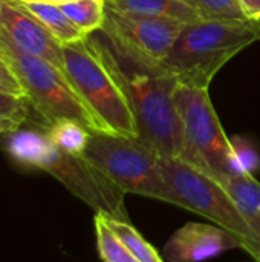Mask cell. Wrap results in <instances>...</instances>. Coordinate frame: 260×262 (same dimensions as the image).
Wrapping results in <instances>:
<instances>
[{
	"mask_svg": "<svg viewBox=\"0 0 260 262\" xmlns=\"http://www.w3.org/2000/svg\"><path fill=\"white\" fill-rule=\"evenodd\" d=\"M87 38L121 83L132 106L139 138L161 157L181 158L184 135L175 104L178 78L161 61L103 28L89 34Z\"/></svg>",
	"mask_w": 260,
	"mask_h": 262,
	"instance_id": "1",
	"label": "cell"
},
{
	"mask_svg": "<svg viewBox=\"0 0 260 262\" xmlns=\"http://www.w3.org/2000/svg\"><path fill=\"white\" fill-rule=\"evenodd\" d=\"M260 41V20H196L179 32L161 61L179 81L208 89L215 75L242 49Z\"/></svg>",
	"mask_w": 260,
	"mask_h": 262,
	"instance_id": "2",
	"label": "cell"
},
{
	"mask_svg": "<svg viewBox=\"0 0 260 262\" xmlns=\"http://www.w3.org/2000/svg\"><path fill=\"white\" fill-rule=\"evenodd\" d=\"M0 58L14 72L25 97L49 127L67 118L81 123L89 130H101L67 75L48 60L20 51L2 31Z\"/></svg>",
	"mask_w": 260,
	"mask_h": 262,
	"instance_id": "3",
	"label": "cell"
},
{
	"mask_svg": "<svg viewBox=\"0 0 260 262\" xmlns=\"http://www.w3.org/2000/svg\"><path fill=\"white\" fill-rule=\"evenodd\" d=\"M64 72L103 132L139 138L129 98L100 52L86 37L63 45Z\"/></svg>",
	"mask_w": 260,
	"mask_h": 262,
	"instance_id": "4",
	"label": "cell"
},
{
	"mask_svg": "<svg viewBox=\"0 0 260 262\" xmlns=\"http://www.w3.org/2000/svg\"><path fill=\"white\" fill-rule=\"evenodd\" d=\"M83 157L124 193L176 204L159 170V154L141 138L90 130Z\"/></svg>",
	"mask_w": 260,
	"mask_h": 262,
	"instance_id": "5",
	"label": "cell"
},
{
	"mask_svg": "<svg viewBox=\"0 0 260 262\" xmlns=\"http://www.w3.org/2000/svg\"><path fill=\"white\" fill-rule=\"evenodd\" d=\"M159 170L175 195V206L228 230L241 241L242 250L260 261V236L216 180L178 157H159Z\"/></svg>",
	"mask_w": 260,
	"mask_h": 262,
	"instance_id": "6",
	"label": "cell"
},
{
	"mask_svg": "<svg viewBox=\"0 0 260 262\" xmlns=\"http://www.w3.org/2000/svg\"><path fill=\"white\" fill-rule=\"evenodd\" d=\"M175 104L184 135L181 158L211 178L228 175L230 137L219 123L208 89L179 84Z\"/></svg>",
	"mask_w": 260,
	"mask_h": 262,
	"instance_id": "7",
	"label": "cell"
},
{
	"mask_svg": "<svg viewBox=\"0 0 260 262\" xmlns=\"http://www.w3.org/2000/svg\"><path fill=\"white\" fill-rule=\"evenodd\" d=\"M43 170L58 178L74 195L95 209V212L129 221L124 204L126 193L83 155H70L55 146Z\"/></svg>",
	"mask_w": 260,
	"mask_h": 262,
	"instance_id": "8",
	"label": "cell"
},
{
	"mask_svg": "<svg viewBox=\"0 0 260 262\" xmlns=\"http://www.w3.org/2000/svg\"><path fill=\"white\" fill-rule=\"evenodd\" d=\"M185 25L173 18L135 15L106 6L103 29L120 37L143 54L162 61Z\"/></svg>",
	"mask_w": 260,
	"mask_h": 262,
	"instance_id": "9",
	"label": "cell"
},
{
	"mask_svg": "<svg viewBox=\"0 0 260 262\" xmlns=\"http://www.w3.org/2000/svg\"><path fill=\"white\" fill-rule=\"evenodd\" d=\"M0 31L20 51L44 58L64 72L63 45L18 0H0Z\"/></svg>",
	"mask_w": 260,
	"mask_h": 262,
	"instance_id": "10",
	"label": "cell"
},
{
	"mask_svg": "<svg viewBox=\"0 0 260 262\" xmlns=\"http://www.w3.org/2000/svg\"><path fill=\"white\" fill-rule=\"evenodd\" d=\"M233 249H242V244L228 230L216 224L187 223L169 238L162 256L170 262L204 261Z\"/></svg>",
	"mask_w": 260,
	"mask_h": 262,
	"instance_id": "11",
	"label": "cell"
},
{
	"mask_svg": "<svg viewBox=\"0 0 260 262\" xmlns=\"http://www.w3.org/2000/svg\"><path fill=\"white\" fill-rule=\"evenodd\" d=\"M216 180L241 209L245 220L260 236V183L253 175H221Z\"/></svg>",
	"mask_w": 260,
	"mask_h": 262,
	"instance_id": "12",
	"label": "cell"
},
{
	"mask_svg": "<svg viewBox=\"0 0 260 262\" xmlns=\"http://www.w3.org/2000/svg\"><path fill=\"white\" fill-rule=\"evenodd\" d=\"M104 2L106 6L135 15L173 18L182 23H193L196 20H201L196 11L192 9L182 0H104Z\"/></svg>",
	"mask_w": 260,
	"mask_h": 262,
	"instance_id": "13",
	"label": "cell"
},
{
	"mask_svg": "<svg viewBox=\"0 0 260 262\" xmlns=\"http://www.w3.org/2000/svg\"><path fill=\"white\" fill-rule=\"evenodd\" d=\"M18 3L31 12L61 45H70L84 40L87 35L66 15L60 5L51 2H21Z\"/></svg>",
	"mask_w": 260,
	"mask_h": 262,
	"instance_id": "14",
	"label": "cell"
},
{
	"mask_svg": "<svg viewBox=\"0 0 260 262\" xmlns=\"http://www.w3.org/2000/svg\"><path fill=\"white\" fill-rule=\"evenodd\" d=\"M8 152L20 163L31 164L35 167H43L55 144L48 134H40L34 130H18L9 135Z\"/></svg>",
	"mask_w": 260,
	"mask_h": 262,
	"instance_id": "15",
	"label": "cell"
},
{
	"mask_svg": "<svg viewBox=\"0 0 260 262\" xmlns=\"http://www.w3.org/2000/svg\"><path fill=\"white\" fill-rule=\"evenodd\" d=\"M48 135L60 150L70 155H83L89 143L90 130L75 120L64 118L55 121L49 127Z\"/></svg>",
	"mask_w": 260,
	"mask_h": 262,
	"instance_id": "16",
	"label": "cell"
},
{
	"mask_svg": "<svg viewBox=\"0 0 260 262\" xmlns=\"http://www.w3.org/2000/svg\"><path fill=\"white\" fill-rule=\"evenodd\" d=\"M66 15L86 34L103 28L106 18L104 0H70L60 5Z\"/></svg>",
	"mask_w": 260,
	"mask_h": 262,
	"instance_id": "17",
	"label": "cell"
},
{
	"mask_svg": "<svg viewBox=\"0 0 260 262\" xmlns=\"http://www.w3.org/2000/svg\"><path fill=\"white\" fill-rule=\"evenodd\" d=\"M95 233L98 255L104 262H136L135 256L124 247L115 230L107 223V216L103 212L95 215Z\"/></svg>",
	"mask_w": 260,
	"mask_h": 262,
	"instance_id": "18",
	"label": "cell"
},
{
	"mask_svg": "<svg viewBox=\"0 0 260 262\" xmlns=\"http://www.w3.org/2000/svg\"><path fill=\"white\" fill-rule=\"evenodd\" d=\"M106 216L110 227L115 230L124 247L135 256L136 262H161L164 259V256H161L158 250L143 238V235L130 224V221L116 220L109 215Z\"/></svg>",
	"mask_w": 260,
	"mask_h": 262,
	"instance_id": "19",
	"label": "cell"
},
{
	"mask_svg": "<svg viewBox=\"0 0 260 262\" xmlns=\"http://www.w3.org/2000/svg\"><path fill=\"white\" fill-rule=\"evenodd\" d=\"M260 169V154L245 137H230L228 172L233 175H253Z\"/></svg>",
	"mask_w": 260,
	"mask_h": 262,
	"instance_id": "20",
	"label": "cell"
},
{
	"mask_svg": "<svg viewBox=\"0 0 260 262\" xmlns=\"http://www.w3.org/2000/svg\"><path fill=\"white\" fill-rule=\"evenodd\" d=\"M205 20H245L248 18L239 0H182Z\"/></svg>",
	"mask_w": 260,
	"mask_h": 262,
	"instance_id": "21",
	"label": "cell"
},
{
	"mask_svg": "<svg viewBox=\"0 0 260 262\" xmlns=\"http://www.w3.org/2000/svg\"><path fill=\"white\" fill-rule=\"evenodd\" d=\"M29 100L25 95H15L0 91V134L14 132L29 115Z\"/></svg>",
	"mask_w": 260,
	"mask_h": 262,
	"instance_id": "22",
	"label": "cell"
},
{
	"mask_svg": "<svg viewBox=\"0 0 260 262\" xmlns=\"http://www.w3.org/2000/svg\"><path fill=\"white\" fill-rule=\"evenodd\" d=\"M0 80L5 81L6 84H9V86L15 91V94L25 95V94H23V89H21V86H20V83L17 81V78H15V75H14V72L8 68V64H6L2 58H0Z\"/></svg>",
	"mask_w": 260,
	"mask_h": 262,
	"instance_id": "23",
	"label": "cell"
},
{
	"mask_svg": "<svg viewBox=\"0 0 260 262\" xmlns=\"http://www.w3.org/2000/svg\"><path fill=\"white\" fill-rule=\"evenodd\" d=\"M248 18L260 20V0H239Z\"/></svg>",
	"mask_w": 260,
	"mask_h": 262,
	"instance_id": "24",
	"label": "cell"
},
{
	"mask_svg": "<svg viewBox=\"0 0 260 262\" xmlns=\"http://www.w3.org/2000/svg\"><path fill=\"white\" fill-rule=\"evenodd\" d=\"M0 91H5V92H11V94H15V91L9 86V84H6L5 81H2L0 80ZM15 95H18V94H15Z\"/></svg>",
	"mask_w": 260,
	"mask_h": 262,
	"instance_id": "25",
	"label": "cell"
},
{
	"mask_svg": "<svg viewBox=\"0 0 260 262\" xmlns=\"http://www.w3.org/2000/svg\"><path fill=\"white\" fill-rule=\"evenodd\" d=\"M46 2H51V3H55V5H61L64 2H70V0H46Z\"/></svg>",
	"mask_w": 260,
	"mask_h": 262,
	"instance_id": "26",
	"label": "cell"
},
{
	"mask_svg": "<svg viewBox=\"0 0 260 262\" xmlns=\"http://www.w3.org/2000/svg\"><path fill=\"white\" fill-rule=\"evenodd\" d=\"M21 2H46V0H21Z\"/></svg>",
	"mask_w": 260,
	"mask_h": 262,
	"instance_id": "27",
	"label": "cell"
}]
</instances>
